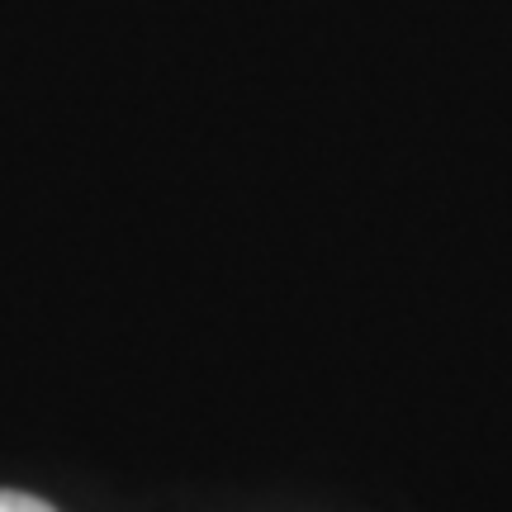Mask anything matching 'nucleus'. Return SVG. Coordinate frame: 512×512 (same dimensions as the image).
Here are the masks:
<instances>
[{
  "label": "nucleus",
  "mask_w": 512,
  "mask_h": 512,
  "mask_svg": "<svg viewBox=\"0 0 512 512\" xmlns=\"http://www.w3.org/2000/svg\"><path fill=\"white\" fill-rule=\"evenodd\" d=\"M0 512H57V508H48L43 498L15 494V489H0Z\"/></svg>",
  "instance_id": "f257e3e1"
}]
</instances>
